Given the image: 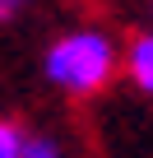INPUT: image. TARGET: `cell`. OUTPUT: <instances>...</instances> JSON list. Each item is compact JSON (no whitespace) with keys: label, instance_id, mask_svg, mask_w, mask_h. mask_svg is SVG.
Segmentation results:
<instances>
[{"label":"cell","instance_id":"1","mask_svg":"<svg viewBox=\"0 0 153 158\" xmlns=\"http://www.w3.org/2000/svg\"><path fill=\"white\" fill-rule=\"evenodd\" d=\"M111 65H116V51L102 33H70L51 47L46 56V74L56 79L60 89L70 93H93L111 79Z\"/></svg>","mask_w":153,"mask_h":158},{"label":"cell","instance_id":"2","mask_svg":"<svg viewBox=\"0 0 153 158\" xmlns=\"http://www.w3.org/2000/svg\"><path fill=\"white\" fill-rule=\"evenodd\" d=\"M130 70H135V79H139V89L153 93V37H139V42H135V51H130Z\"/></svg>","mask_w":153,"mask_h":158},{"label":"cell","instance_id":"3","mask_svg":"<svg viewBox=\"0 0 153 158\" xmlns=\"http://www.w3.org/2000/svg\"><path fill=\"white\" fill-rule=\"evenodd\" d=\"M19 153H23V135L0 121V158H19Z\"/></svg>","mask_w":153,"mask_h":158},{"label":"cell","instance_id":"4","mask_svg":"<svg viewBox=\"0 0 153 158\" xmlns=\"http://www.w3.org/2000/svg\"><path fill=\"white\" fill-rule=\"evenodd\" d=\"M19 158H60L56 153V144H46V139H23V153Z\"/></svg>","mask_w":153,"mask_h":158},{"label":"cell","instance_id":"5","mask_svg":"<svg viewBox=\"0 0 153 158\" xmlns=\"http://www.w3.org/2000/svg\"><path fill=\"white\" fill-rule=\"evenodd\" d=\"M19 5H23V0H0V19H10V14L19 10Z\"/></svg>","mask_w":153,"mask_h":158}]
</instances>
